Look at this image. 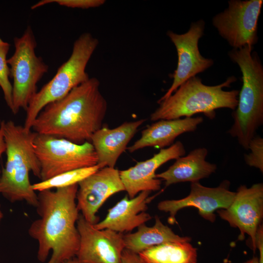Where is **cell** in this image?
Segmentation results:
<instances>
[{
  "instance_id": "1f68e13d",
  "label": "cell",
  "mask_w": 263,
  "mask_h": 263,
  "mask_svg": "<svg viewBox=\"0 0 263 263\" xmlns=\"http://www.w3.org/2000/svg\"><path fill=\"white\" fill-rule=\"evenodd\" d=\"M8 43L6 42H5L3 40H2L1 39V38H0V46H3V45H6Z\"/></svg>"
},
{
  "instance_id": "4fadbf2b",
  "label": "cell",
  "mask_w": 263,
  "mask_h": 263,
  "mask_svg": "<svg viewBox=\"0 0 263 263\" xmlns=\"http://www.w3.org/2000/svg\"><path fill=\"white\" fill-rule=\"evenodd\" d=\"M76 226L80 236L76 256L80 263H120L125 248L123 234L98 229L79 215Z\"/></svg>"
},
{
  "instance_id": "ba28073f",
  "label": "cell",
  "mask_w": 263,
  "mask_h": 263,
  "mask_svg": "<svg viewBox=\"0 0 263 263\" xmlns=\"http://www.w3.org/2000/svg\"><path fill=\"white\" fill-rule=\"evenodd\" d=\"M33 146L40 166L41 181L97 163L96 152L90 142L78 144L64 138L36 133Z\"/></svg>"
},
{
  "instance_id": "9c48e42d",
  "label": "cell",
  "mask_w": 263,
  "mask_h": 263,
  "mask_svg": "<svg viewBox=\"0 0 263 263\" xmlns=\"http://www.w3.org/2000/svg\"><path fill=\"white\" fill-rule=\"evenodd\" d=\"M262 0H231L224 12L213 19L219 34L234 49L252 47L258 40V20Z\"/></svg>"
},
{
  "instance_id": "277c9868",
  "label": "cell",
  "mask_w": 263,
  "mask_h": 263,
  "mask_svg": "<svg viewBox=\"0 0 263 263\" xmlns=\"http://www.w3.org/2000/svg\"><path fill=\"white\" fill-rule=\"evenodd\" d=\"M252 50V47L245 46L229 53L241 69L243 85L237 109L232 113L233 123L228 132L245 150L263 123V68Z\"/></svg>"
},
{
  "instance_id": "cb8c5ba5",
  "label": "cell",
  "mask_w": 263,
  "mask_h": 263,
  "mask_svg": "<svg viewBox=\"0 0 263 263\" xmlns=\"http://www.w3.org/2000/svg\"><path fill=\"white\" fill-rule=\"evenodd\" d=\"M250 152L244 155V159L250 167L258 169L263 171V139L260 136L253 138L250 141L248 149Z\"/></svg>"
},
{
  "instance_id": "8fae6325",
  "label": "cell",
  "mask_w": 263,
  "mask_h": 263,
  "mask_svg": "<svg viewBox=\"0 0 263 263\" xmlns=\"http://www.w3.org/2000/svg\"><path fill=\"white\" fill-rule=\"evenodd\" d=\"M204 21L199 20L193 22L186 33L178 34L171 31L167 32L176 47L178 64L172 76L173 80L171 86L158 100V103L168 98L188 80L213 65V60L204 57L198 48L199 40L204 34Z\"/></svg>"
},
{
  "instance_id": "4316f807",
  "label": "cell",
  "mask_w": 263,
  "mask_h": 263,
  "mask_svg": "<svg viewBox=\"0 0 263 263\" xmlns=\"http://www.w3.org/2000/svg\"><path fill=\"white\" fill-rule=\"evenodd\" d=\"M255 246L256 249H258L259 251V262L263 263V228L262 224L260 225L257 230Z\"/></svg>"
},
{
  "instance_id": "ac0fdd59",
  "label": "cell",
  "mask_w": 263,
  "mask_h": 263,
  "mask_svg": "<svg viewBox=\"0 0 263 263\" xmlns=\"http://www.w3.org/2000/svg\"><path fill=\"white\" fill-rule=\"evenodd\" d=\"M203 121L201 116L158 120L143 130L141 137L127 149L130 152L149 147L164 149L182 133L194 132Z\"/></svg>"
},
{
  "instance_id": "ffe728a7",
  "label": "cell",
  "mask_w": 263,
  "mask_h": 263,
  "mask_svg": "<svg viewBox=\"0 0 263 263\" xmlns=\"http://www.w3.org/2000/svg\"><path fill=\"white\" fill-rule=\"evenodd\" d=\"M123 240L125 248L139 254L148 248L166 243L189 242L191 238L176 234L156 216L152 226L142 224L135 232L123 235Z\"/></svg>"
},
{
  "instance_id": "484cf974",
  "label": "cell",
  "mask_w": 263,
  "mask_h": 263,
  "mask_svg": "<svg viewBox=\"0 0 263 263\" xmlns=\"http://www.w3.org/2000/svg\"><path fill=\"white\" fill-rule=\"evenodd\" d=\"M120 263H143L138 254L125 248L121 255Z\"/></svg>"
},
{
  "instance_id": "d6986e66",
  "label": "cell",
  "mask_w": 263,
  "mask_h": 263,
  "mask_svg": "<svg viewBox=\"0 0 263 263\" xmlns=\"http://www.w3.org/2000/svg\"><path fill=\"white\" fill-rule=\"evenodd\" d=\"M208 150L205 148L195 149L186 156L176 159L168 169L156 174L155 177L165 181V186L181 182H197L214 173L217 166L206 160Z\"/></svg>"
},
{
  "instance_id": "44dd1931",
  "label": "cell",
  "mask_w": 263,
  "mask_h": 263,
  "mask_svg": "<svg viewBox=\"0 0 263 263\" xmlns=\"http://www.w3.org/2000/svg\"><path fill=\"white\" fill-rule=\"evenodd\" d=\"M143 263H197V249L189 242H169L139 254Z\"/></svg>"
},
{
  "instance_id": "83f0119b",
  "label": "cell",
  "mask_w": 263,
  "mask_h": 263,
  "mask_svg": "<svg viewBox=\"0 0 263 263\" xmlns=\"http://www.w3.org/2000/svg\"><path fill=\"white\" fill-rule=\"evenodd\" d=\"M1 121H2L0 118V157L3 153L5 152L6 149V143L4 140L3 133L1 126ZM0 174L1 171L0 170Z\"/></svg>"
},
{
  "instance_id": "d4e9b609",
  "label": "cell",
  "mask_w": 263,
  "mask_h": 263,
  "mask_svg": "<svg viewBox=\"0 0 263 263\" xmlns=\"http://www.w3.org/2000/svg\"><path fill=\"white\" fill-rule=\"evenodd\" d=\"M105 2L104 0H42L33 5L31 8L33 10L47 4L56 3L69 8L88 9L99 7Z\"/></svg>"
},
{
  "instance_id": "f546056e",
  "label": "cell",
  "mask_w": 263,
  "mask_h": 263,
  "mask_svg": "<svg viewBox=\"0 0 263 263\" xmlns=\"http://www.w3.org/2000/svg\"><path fill=\"white\" fill-rule=\"evenodd\" d=\"M63 263H80L77 258H72L70 260H68L65 262H64Z\"/></svg>"
},
{
  "instance_id": "9a60e30c",
  "label": "cell",
  "mask_w": 263,
  "mask_h": 263,
  "mask_svg": "<svg viewBox=\"0 0 263 263\" xmlns=\"http://www.w3.org/2000/svg\"><path fill=\"white\" fill-rule=\"evenodd\" d=\"M183 144L177 141L169 147L162 149L153 157L138 162L128 169L119 171V175L130 198L144 191H156L161 188V180L155 177L156 170L168 161L184 156Z\"/></svg>"
},
{
  "instance_id": "3957f363",
  "label": "cell",
  "mask_w": 263,
  "mask_h": 263,
  "mask_svg": "<svg viewBox=\"0 0 263 263\" xmlns=\"http://www.w3.org/2000/svg\"><path fill=\"white\" fill-rule=\"evenodd\" d=\"M6 143L7 159L0 177V194L11 203L25 201L37 207L38 195L32 188L29 172L40 179V166L34 151L36 132L12 120L1 124Z\"/></svg>"
},
{
  "instance_id": "603a6c76",
  "label": "cell",
  "mask_w": 263,
  "mask_h": 263,
  "mask_svg": "<svg viewBox=\"0 0 263 263\" xmlns=\"http://www.w3.org/2000/svg\"><path fill=\"white\" fill-rule=\"evenodd\" d=\"M10 45L0 46V87L2 90L5 101L11 110L12 109V85L9 80L10 68L7 62V55Z\"/></svg>"
},
{
  "instance_id": "8992f818",
  "label": "cell",
  "mask_w": 263,
  "mask_h": 263,
  "mask_svg": "<svg viewBox=\"0 0 263 263\" xmlns=\"http://www.w3.org/2000/svg\"><path fill=\"white\" fill-rule=\"evenodd\" d=\"M98 42L89 33H83L74 42L69 58L31 99L26 110L23 125L25 129L31 130L36 118L46 105L62 99L74 88L90 78L86 68Z\"/></svg>"
},
{
  "instance_id": "5bb4252c",
  "label": "cell",
  "mask_w": 263,
  "mask_h": 263,
  "mask_svg": "<svg viewBox=\"0 0 263 263\" xmlns=\"http://www.w3.org/2000/svg\"><path fill=\"white\" fill-rule=\"evenodd\" d=\"M125 191L119 170L114 168L99 169L78 183L76 206L81 215L90 224L98 222L96 213L112 195Z\"/></svg>"
},
{
  "instance_id": "7402d4cb",
  "label": "cell",
  "mask_w": 263,
  "mask_h": 263,
  "mask_svg": "<svg viewBox=\"0 0 263 263\" xmlns=\"http://www.w3.org/2000/svg\"><path fill=\"white\" fill-rule=\"evenodd\" d=\"M100 167L95 166L68 171L48 179L32 184L33 189L39 192L69 187L79 182L98 170Z\"/></svg>"
},
{
  "instance_id": "4dcf8cb0",
  "label": "cell",
  "mask_w": 263,
  "mask_h": 263,
  "mask_svg": "<svg viewBox=\"0 0 263 263\" xmlns=\"http://www.w3.org/2000/svg\"><path fill=\"white\" fill-rule=\"evenodd\" d=\"M3 214L1 209V206L0 205V224L1 222L2 219H3Z\"/></svg>"
},
{
  "instance_id": "6da1fadb",
  "label": "cell",
  "mask_w": 263,
  "mask_h": 263,
  "mask_svg": "<svg viewBox=\"0 0 263 263\" xmlns=\"http://www.w3.org/2000/svg\"><path fill=\"white\" fill-rule=\"evenodd\" d=\"M95 77L72 89L65 97L46 105L34 121V132L81 144L90 142L102 127L107 103Z\"/></svg>"
},
{
  "instance_id": "7a4b0ae2",
  "label": "cell",
  "mask_w": 263,
  "mask_h": 263,
  "mask_svg": "<svg viewBox=\"0 0 263 263\" xmlns=\"http://www.w3.org/2000/svg\"><path fill=\"white\" fill-rule=\"evenodd\" d=\"M78 184L45 190L38 194L39 218L31 224L28 234L38 244L37 258L47 263H63L76 256L80 236L76 223L79 214L76 203Z\"/></svg>"
},
{
  "instance_id": "7c38bea8",
  "label": "cell",
  "mask_w": 263,
  "mask_h": 263,
  "mask_svg": "<svg viewBox=\"0 0 263 263\" xmlns=\"http://www.w3.org/2000/svg\"><path fill=\"white\" fill-rule=\"evenodd\" d=\"M216 212L231 226L239 229V240L243 241L247 234L250 238L253 250H256V234L263 216V183L255 184L250 188L240 186L228 207Z\"/></svg>"
},
{
  "instance_id": "f1b7e54d",
  "label": "cell",
  "mask_w": 263,
  "mask_h": 263,
  "mask_svg": "<svg viewBox=\"0 0 263 263\" xmlns=\"http://www.w3.org/2000/svg\"><path fill=\"white\" fill-rule=\"evenodd\" d=\"M244 263H260V262L258 257H253L251 259L245 262Z\"/></svg>"
},
{
  "instance_id": "52a82bcc",
  "label": "cell",
  "mask_w": 263,
  "mask_h": 263,
  "mask_svg": "<svg viewBox=\"0 0 263 263\" xmlns=\"http://www.w3.org/2000/svg\"><path fill=\"white\" fill-rule=\"evenodd\" d=\"M15 52L7 60L10 66L12 85V109L14 114L19 110H27L28 104L37 92V85L48 72L49 66L35 53L37 42L30 26L20 37L14 38Z\"/></svg>"
},
{
  "instance_id": "e0dca14e",
  "label": "cell",
  "mask_w": 263,
  "mask_h": 263,
  "mask_svg": "<svg viewBox=\"0 0 263 263\" xmlns=\"http://www.w3.org/2000/svg\"><path fill=\"white\" fill-rule=\"evenodd\" d=\"M144 191L132 198L125 196L108 210L104 220L94 226L98 229H109L122 233L130 231L150 220L151 216L145 211L153 197Z\"/></svg>"
},
{
  "instance_id": "2e32d148",
  "label": "cell",
  "mask_w": 263,
  "mask_h": 263,
  "mask_svg": "<svg viewBox=\"0 0 263 263\" xmlns=\"http://www.w3.org/2000/svg\"><path fill=\"white\" fill-rule=\"evenodd\" d=\"M145 119L126 122L119 126L109 129L102 127L92 136V144L97 158V165L100 169L114 168L118 159Z\"/></svg>"
},
{
  "instance_id": "30bf717a",
  "label": "cell",
  "mask_w": 263,
  "mask_h": 263,
  "mask_svg": "<svg viewBox=\"0 0 263 263\" xmlns=\"http://www.w3.org/2000/svg\"><path fill=\"white\" fill-rule=\"evenodd\" d=\"M230 182L223 181L218 187L210 188L202 185L199 182L190 184V191L186 197L178 200H166L160 202L158 209L169 212V224L177 223L175 218L178 211L188 207H196L199 214L205 219L214 222L216 220L215 211L226 209L232 202L235 192L229 189Z\"/></svg>"
},
{
  "instance_id": "5b68a950",
  "label": "cell",
  "mask_w": 263,
  "mask_h": 263,
  "mask_svg": "<svg viewBox=\"0 0 263 263\" xmlns=\"http://www.w3.org/2000/svg\"><path fill=\"white\" fill-rule=\"evenodd\" d=\"M236 80L232 76L224 82L215 86L204 84L200 78L194 76L180 85L168 98L161 101L159 106L150 115L151 121L171 120L182 117L204 113L210 119L215 116L216 109L228 108L235 110L238 101L239 91H226Z\"/></svg>"
}]
</instances>
